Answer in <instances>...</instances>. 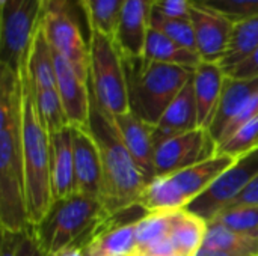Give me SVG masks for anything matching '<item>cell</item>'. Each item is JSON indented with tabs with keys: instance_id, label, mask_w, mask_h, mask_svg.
<instances>
[{
	"instance_id": "obj_1",
	"label": "cell",
	"mask_w": 258,
	"mask_h": 256,
	"mask_svg": "<svg viewBox=\"0 0 258 256\" xmlns=\"http://www.w3.org/2000/svg\"><path fill=\"white\" fill-rule=\"evenodd\" d=\"M23 91V75L0 66V225L11 232L32 228L24 190Z\"/></svg>"
},
{
	"instance_id": "obj_2",
	"label": "cell",
	"mask_w": 258,
	"mask_h": 256,
	"mask_svg": "<svg viewBox=\"0 0 258 256\" xmlns=\"http://www.w3.org/2000/svg\"><path fill=\"white\" fill-rule=\"evenodd\" d=\"M89 97L91 110L88 130L98 145L103 166V190L100 202L107 216H113L139 204L147 181L132 158L112 115L100 104L91 88Z\"/></svg>"
},
{
	"instance_id": "obj_3",
	"label": "cell",
	"mask_w": 258,
	"mask_h": 256,
	"mask_svg": "<svg viewBox=\"0 0 258 256\" xmlns=\"http://www.w3.org/2000/svg\"><path fill=\"white\" fill-rule=\"evenodd\" d=\"M130 112L154 127L192 80L194 69L141 57H122Z\"/></svg>"
},
{
	"instance_id": "obj_4",
	"label": "cell",
	"mask_w": 258,
	"mask_h": 256,
	"mask_svg": "<svg viewBox=\"0 0 258 256\" xmlns=\"http://www.w3.org/2000/svg\"><path fill=\"white\" fill-rule=\"evenodd\" d=\"M23 151H24V190L30 226L38 225L50 210L51 190V149L50 136L41 124L33 97L23 72Z\"/></svg>"
},
{
	"instance_id": "obj_5",
	"label": "cell",
	"mask_w": 258,
	"mask_h": 256,
	"mask_svg": "<svg viewBox=\"0 0 258 256\" xmlns=\"http://www.w3.org/2000/svg\"><path fill=\"white\" fill-rule=\"evenodd\" d=\"M107 217L98 199L76 193L54 201L44 219L32 226V234L45 256L54 255L68 246L85 249L98 225Z\"/></svg>"
},
{
	"instance_id": "obj_6",
	"label": "cell",
	"mask_w": 258,
	"mask_h": 256,
	"mask_svg": "<svg viewBox=\"0 0 258 256\" xmlns=\"http://www.w3.org/2000/svg\"><path fill=\"white\" fill-rule=\"evenodd\" d=\"M234 161V158L218 152L195 166L156 177L147 183L139 205L148 213H177L186 210Z\"/></svg>"
},
{
	"instance_id": "obj_7",
	"label": "cell",
	"mask_w": 258,
	"mask_h": 256,
	"mask_svg": "<svg viewBox=\"0 0 258 256\" xmlns=\"http://www.w3.org/2000/svg\"><path fill=\"white\" fill-rule=\"evenodd\" d=\"M89 88L112 116L130 112L122 56L113 38L89 30Z\"/></svg>"
},
{
	"instance_id": "obj_8",
	"label": "cell",
	"mask_w": 258,
	"mask_h": 256,
	"mask_svg": "<svg viewBox=\"0 0 258 256\" xmlns=\"http://www.w3.org/2000/svg\"><path fill=\"white\" fill-rule=\"evenodd\" d=\"M45 0H3L0 17V66L23 75L27 54L41 27Z\"/></svg>"
},
{
	"instance_id": "obj_9",
	"label": "cell",
	"mask_w": 258,
	"mask_h": 256,
	"mask_svg": "<svg viewBox=\"0 0 258 256\" xmlns=\"http://www.w3.org/2000/svg\"><path fill=\"white\" fill-rule=\"evenodd\" d=\"M258 175V149L237 158L215 183L198 196L186 210L200 216L207 223L212 222L222 210L236 201Z\"/></svg>"
},
{
	"instance_id": "obj_10",
	"label": "cell",
	"mask_w": 258,
	"mask_h": 256,
	"mask_svg": "<svg viewBox=\"0 0 258 256\" xmlns=\"http://www.w3.org/2000/svg\"><path fill=\"white\" fill-rule=\"evenodd\" d=\"M42 30L51 48L60 54L88 81L89 78V42L85 41L79 23L68 9H45Z\"/></svg>"
},
{
	"instance_id": "obj_11",
	"label": "cell",
	"mask_w": 258,
	"mask_h": 256,
	"mask_svg": "<svg viewBox=\"0 0 258 256\" xmlns=\"http://www.w3.org/2000/svg\"><path fill=\"white\" fill-rule=\"evenodd\" d=\"M218 154V145L209 130L194 131L171 137L156 146V177L169 175L206 161Z\"/></svg>"
},
{
	"instance_id": "obj_12",
	"label": "cell",
	"mask_w": 258,
	"mask_h": 256,
	"mask_svg": "<svg viewBox=\"0 0 258 256\" xmlns=\"http://www.w3.org/2000/svg\"><path fill=\"white\" fill-rule=\"evenodd\" d=\"M189 18L194 26L197 53L201 60L221 63L228 50L234 23L221 14L195 5L190 9Z\"/></svg>"
},
{
	"instance_id": "obj_13",
	"label": "cell",
	"mask_w": 258,
	"mask_h": 256,
	"mask_svg": "<svg viewBox=\"0 0 258 256\" xmlns=\"http://www.w3.org/2000/svg\"><path fill=\"white\" fill-rule=\"evenodd\" d=\"M156 0H125L119 12L113 41L122 57L144 56L145 41L151 29Z\"/></svg>"
},
{
	"instance_id": "obj_14",
	"label": "cell",
	"mask_w": 258,
	"mask_h": 256,
	"mask_svg": "<svg viewBox=\"0 0 258 256\" xmlns=\"http://www.w3.org/2000/svg\"><path fill=\"white\" fill-rule=\"evenodd\" d=\"M77 193L91 199H101L103 166L100 149L88 128L71 127Z\"/></svg>"
},
{
	"instance_id": "obj_15",
	"label": "cell",
	"mask_w": 258,
	"mask_h": 256,
	"mask_svg": "<svg viewBox=\"0 0 258 256\" xmlns=\"http://www.w3.org/2000/svg\"><path fill=\"white\" fill-rule=\"evenodd\" d=\"M54 51V50H53ZM56 63V91L60 97L70 127L88 128L91 97L89 84L76 72V69L60 54L54 51Z\"/></svg>"
},
{
	"instance_id": "obj_16",
	"label": "cell",
	"mask_w": 258,
	"mask_h": 256,
	"mask_svg": "<svg viewBox=\"0 0 258 256\" xmlns=\"http://www.w3.org/2000/svg\"><path fill=\"white\" fill-rule=\"evenodd\" d=\"M113 122L145 181L156 178V143L153 137V127L141 121L132 112L119 116H112Z\"/></svg>"
},
{
	"instance_id": "obj_17",
	"label": "cell",
	"mask_w": 258,
	"mask_h": 256,
	"mask_svg": "<svg viewBox=\"0 0 258 256\" xmlns=\"http://www.w3.org/2000/svg\"><path fill=\"white\" fill-rule=\"evenodd\" d=\"M225 77L227 74L219 63L201 62L194 69L192 84L198 112V127L203 130H209L215 119Z\"/></svg>"
},
{
	"instance_id": "obj_18",
	"label": "cell",
	"mask_w": 258,
	"mask_h": 256,
	"mask_svg": "<svg viewBox=\"0 0 258 256\" xmlns=\"http://www.w3.org/2000/svg\"><path fill=\"white\" fill-rule=\"evenodd\" d=\"M138 223V222H136ZM136 223H122L115 216L104 219L85 246V256H130L138 249Z\"/></svg>"
},
{
	"instance_id": "obj_19",
	"label": "cell",
	"mask_w": 258,
	"mask_h": 256,
	"mask_svg": "<svg viewBox=\"0 0 258 256\" xmlns=\"http://www.w3.org/2000/svg\"><path fill=\"white\" fill-rule=\"evenodd\" d=\"M198 127V112L194 94L192 80L184 86V89L175 97V100L165 110L159 122L153 127V137L156 146L162 142L194 131Z\"/></svg>"
},
{
	"instance_id": "obj_20",
	"label": "cell",
	"mask_w": 258,
	"mask_h": 256,
	"mask_svg": "<svg viewBox=\"0 0 258 256\" xmlns=\"http://www.w3.org/2000/svg\"><path fill=\"white\" fill-rule=\"evenodd\" d=\"M50 149L53 199L59 201L70 198L77 193L71 127L50 134Z\"/></svg>"
},
{
	"instance_id": "obj_21",
	"label": "cell",
	"mask_w": 258,
	"mask_h": 256,
	"mask_svg": "<svg viewBox=\"0 0 258 256\" xmlns=\"http://www.w3.org/2000/svg\"><path fill=\"white\" fill-rule=\"evenodd\" d=\"M255 92H258V77L248 80L233 78L228 75L225 77L221 101L215 119L209 128V133L216 142V145H219L228 125L233 122V119L237 116V113Z\"/></svg>"
},
{
	"instance_id": "obj_22",
	"label": "cell",
	"mask_w": 258,
	"mask_h": 256,
	"mask_svg": "<svg viewBox=\"0 0 258 256\" xmlns=\"http://www.w3.org/2000/svg\"><path fill=\"white\" fill-rule=\"evenodd\" d=\"M24 77L32 88H39V89L56 88L54 51L45 38L42 26L36 32L35 39L30 45L27 62H26V69H24Z\"/></svg>"
},
{
	"instance_id": "obj_23",
	"label": "cell",
	"mask_w": 258,
	"mask_h": 256,
	"mask_svg": "<svg viewBox=\"0 0 258 256\" xmlns=\"http://www.w3.org/2000/svg\"><path fill=\"white\" fill-rule=\"evenodd\" d=\"M144 57L160 63L183 66L187 69H195L203 62L197 51L177 44L175 41L153 27L148 30L147 35Z\"/></svg>"
},
{
	"instance_id": "obj_24",
	"label": "cell",
	"mask_w": 258,
	"mask_h": 256,
	"mask_svg": "<svg viewBox=\"0 0 258 256\" xmlns=\"http://www.w3.org/2000/svg\"><path fill=\"white\" fill-rule=\"evenodd\" d=\"M207 225L209 223L204 219L187 210L177 211L174 214V222L169 232V238L172 240L177 253L183 256L197 255L203 247Z\"/></svg>"
},
{
	"instance_id": "obj_25",
	"label": "cell",
	"mask_w": 258,
	"mask_h": 256,
	"mask_svg": "<svg viewBox=\"0 0 258 256\" xmlns=\"http://www.w3.org/2000/svg\"><path fill=\"white\" fill-rule=\"evenodd\" d=\"M203 247L239 256H258V238L236 232L222 223L209 222Z\"/></svg>"
},
{
	"instance_id": "obj_26",
	"label": "cell",
	"mask_w": 258,
	"mask_h": 256,
	"mask_svg": "<svg viewBox=\"0 0 258 256\" xmlns=\"http://www.w3.org/2000/svg\"><path fill=\"white\" fill-rule=\"evenodd\" d=\"M258 48V15L239 21L234 24L231 41L228 50L221 60V68L225 71H231L236 65L245 60L252 51Z\"/></svg>"
},
{
	"instance_id": "obj_27",
	"label": "cell",
	"mask_w": 258,
	"mask_h": 256,
	"mask_svg": "<svg viewBox=\"0 0 258 256\" xmlns=\"http://www.w3.org/2000/svg\"><path fill=\"white\" fill-rule=\"evenodd\" d=\"M24 80H26V77H24ZM26 84L33 97L38 116L41 119L42 127L48 133V136L70 127V122L67 119L65 110H63V106H62V101H60V97H59L56 88H53V89L32 88L27 83V80H26Z\"/></svg>"
},
{
	"instance_id": "obj_28",
	"label": "cell",
	"mask_w": 258,
	"mask_h": 256,
	"mask_svg": "<svg viewBox=\"0 0 258 256\" xmlns=\"http://www.w3.org/2000/svg\"><path fill=\"white\" fill-rule=\"evenodd\" d=\"M77 2L85 11L89 30H98L113 38L119 12L125 0H77Z\"/></svg>"
},
{
	"instance_id": "obj_29",
	"label": "cell",
	"mask_w": 258,
	"mask_h": 256,
	"mask_svg": "<svg viewBox=\"0 0 258 256\" xmlns=\"http://www.w3.org/2000/svg\"><path fill=\"white\" fill-rule=\"evenodd\" d=\"M258 149V115L239 127L228 139L218 145V152L234 160Z\"/></svg>"
},
{
	"instance_id": "obj_30",
	"label": "cell",
	"mask_w": 258,
	"mask_h": 256,
	"mask_svg": "<svg viewBox=\"0 0 258 256\" xmlns=\"http://www.w3.org/2000/svg\"><path fill=\"white\" fill-rule=\"evenodd\" d=\"M151 27L162 32L177 44L197 51L195 45V33L190 18H172L162 14L159 9L153 8L151 14Z\"/></svg>"
},
{
	"instance_id": "obj_31",
	"label": "cell",
	"mask_w": 258,
	"mask_h": 256,
	"mask_svg": "<svg viewBox=\"0 0 258 256\" xmlns=\"http://www.w3.org/2000/svg\"><path fill=\"white\" fill-rule=\"evenodd\" d=\"M212 222L222 223L236 232L258 238V205H237L225 208Z\"/></svg>"
},
{
	"instance_id": "obj_32",
	"label": "cell",
	"mask_w": 258,
	"mask_h": 256,
	"mask_svg": "<svg viewBox=\"0 0 258 256\" xmlns=\"http://www.w3.org/2000/svg\"><path fill=\"white\" fill-rule=\"evenodd\" d=\"M195 6L224 15L234 24L258 15V0H192Z\"/></svg>"
},
{
	"instance_id": "obj_33",
	"label": "cell",
	"mask_w": 258,
	"mask_h": 256,
	"mask_svg": "<svg viewBox=\"0 0 258 256\" xmlns=\"http://www.w3.org/2000/svg\"><path fill=\"white\" fill-rule=\"evenodd\" d=\"M175 213H148L136 223L138 247H144L156 240L168 237Z\"/></svg>"
},
{
	"instance_id": "obj_34",
	"label": "cell",
	"mask_w": 258,
	"mask_h": 256,
	"mask_svg": "<svg viewBox=\"0 0 258 256\" xmlns=\"http://www.w3.org/2000/svg\"><path fill=\"white\" fill-rule=\"evenodd\" d=\"M192 6V0H156L154 3L156 9L172 18H189Z\"/></svg>"
},
{
	"instance_id": "obj_35",
	"label": "cell",
	"mask_w": 258,
	"mask_h": 256,
	"mask_svg": "<svg viewBox=\"0 0 258 256\" xmlns=\"http://www.w3.org/2000/svg\"><path fill=\"white\" fill-rule=\"evenodd\" d=\"M228 77L248 80V78H257L258 77V48L252 51L245 60H242L239 65H236L231 71L227 72Z\"/></svg>"
},
{
	"instance_id": "obj_36",
	"label": "cell",
	"mask_w": 258,
	"mask_h": 256,
	"mask_svg": "<svg viewBox=\"0 0 258 256\" xmlns=\"http://www.w3.org/2000/svg\"><path fill=\"white\" fill-rule=\"evenodd\" d=\"M138 250L151 256H174L177 255V249L172 243V240L168 237H163L160 240H156L144 247H138Z\"/></svg>"
},
{
	"instance_id": "obj_37",
	"label": "cell",
	"mask_w": 258,
	"mask_h": 256,
	"mask_svg": "<svg viewBox=\"0 0 258 256\" xmlns=\"http://www.w3.org/2000/svg\"><path fill=\"white\" fill-rule=\"evenodd\" d=\"M24 232H11L2 229V243H0V256H15L18 244Z\"/></svg>"
},
{
	"instance_id": "obj_38",
	"label": "cell",
	"mask_w": 258,
	"mask_h": 256,
	"mask_svg": "<svg viewBox=\"0 0 258 256\" xmlns=\"http://www.w3.org/2000/svg\"><path fill=\"white\" fill-rule=\"evenodd\" d=\"M15 256H45L41 252V249H39V246H38V243L32 234V228L24 232V235L18 244Z\"/></svg>"
},
{
	"instance_id": "obj_39",
	"label": "cell",
	"mask_w": 258,
	"mask_h": 256,
	"mask_svg": "<svg viewBox=\"0 0 258 256\" xmlns=\"http://www.w3.org/2000/svg\"><path fill=\"white\" fill-rule=\"evenodd\" d=\"M237 205H258V175L254 178V181L248 186V189L236 201H233L227 208L237 207Z\"/></svg>"
},
{
	"instance_id": "obj_40",
	"label": "cell",
	"mask_w": 258,
	"mask_h": 256,
	"mask_svg": "<svg viewBox=\"0 0 258 256\" xmlns=\"http://www.w3.org/2000/svg\"><path fill=\"white\" fill-rule=\"evenodd\" d=\"M51 256H85V250L79 246H68Z\"/></svg>"
},
{
	"instance_id": "obj_41",
	"label": "cell",
	"mask_w": 258,
	"mask_h": 256,
	"mask_svg": "<svg viewBox=\"0 0 258 256\" xmlns=\"http://www.w3.org/2000/svg\"><path fill=\"white\" fill-rule=\"evenodd\" d=\"M73 0H45V9H68Z\"/></svg>"
},
{
	"instance_id": "obj_42",
	"label": "cell",
	"mask_w": 258,
	"mask_h": 256,
	"mask_svg": "<svg viewBox=\"0 0 258 256\" xmlns=\"http://www.w3.org/2000/svg\"><path fill=\"white\" fill-rule=\"evenodd\" d=\"M195 256H239L233 255V253H227V252H221V250H212V249H204L201 247L198 250V253Z\"/></svg>"
},
{
	"instance_id": "obj_43",
	"label": "cell",
	"mask_w": 258,
	"mask_h": 256,
	"mask_svg": "<svg viewBox=\"0 0 258 256\" xmlns=\"http://www.w3.org/2000/svg\"><path fill=\"white\" fill-rule=\"evenodd\" d=\"M130 256H151V255H147V253H144V252H141V250H135V253H132Z\"/></svg>"
},
{
	"instance_id": "obj_44",
	"label": "cell",
	"mask_w": 258,
	"mask_h": 256,
	"mask_svg": "<svg viewBox=\"0 0 258 256\" xmlns=\"http://www.w3.org/2000/svg\"><path fill=\"white\" fill-rule=\"evenodd\" d=\"M174 256H183V255H178V253H177V255H174Z\"/></svg>"
},
{
	"instance_id": "obj_45",
	"label": "cell",
	"mask_w": 258,
	"mask_h": 256,
	"mask_svg": "<svg viewBox=\"0 0 258 256\" xmlns=\"http://www.w3.org/2000/svg\"><path fill=\"white\" fill-rule=\"evenodd\" d=\"M0 2H3V0H0Z\"/></svg>"
}]
</instances>
